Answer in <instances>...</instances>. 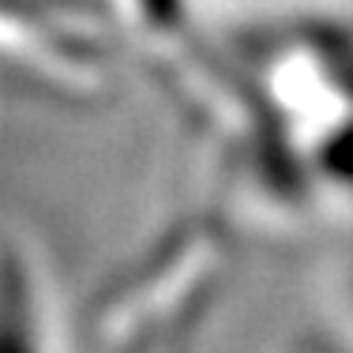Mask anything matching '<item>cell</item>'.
Segmentation results:
<instances>
[{
	"label": "cell",
	"mask_w": 353,
	"mask_h": 353,
	"mask_svg": "<svg viewBox=\"0 0 353 353\" xmlns=\"http://www.w3.org/2000/svg\"><path fill=\"white\" fill-rule=\"evenodd\" d=\"M308 214L353 211V38L334 23H282L233 38Z\"/></svg>",
	"instance_id": "6da1fadb"
},
{
	"label": "cell",
	"mask_w": 353,
	"mask_h": 353,
	"mask_svg": "<svg viewBox=\"0 0 353 353\" xmlns=\"http://www.w3.org/2000/svg\"><path fill=\"white\" fill-rule=\"evenodd\" d=\"M8 53L61 90H94L109 75L105 15L90 0H4Z\"/></svg>",
	"instance_id": "7a4b0ae2"
},
{
	"label": "cell",
	"mask_w": 353,
	"mask_h": 353,
	"mask_svg": "<svg viewBox=\"0 0 353 353\" xmlns=\"http://www.w3.org/2000/svg\"><path fill=\"white\" fill-rule=\"evenodd\" d=\"M4 353H61L34 259L15 241L4 259Z\"/></svg>",
	"instance_id": "3957f363"
}]
</instances>
